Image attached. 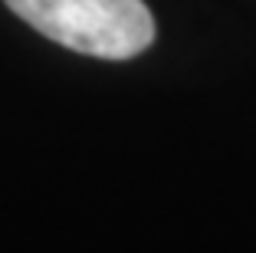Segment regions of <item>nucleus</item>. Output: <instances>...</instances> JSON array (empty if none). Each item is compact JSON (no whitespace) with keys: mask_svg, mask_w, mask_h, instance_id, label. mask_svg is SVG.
Wrapping results in <instances>:
<instances>
[{"mask_svg":"<svg viewBox=\"0 0 256 253\" xmlns=\"http://www.w3.org/2000/svg\"><path fill=\"white\" fill-rule=\"evenodd\" d=\"M46 40L98 60H132L154 43L142 0H4Z\"/></svg>","mask_w":256,"mask_h":253,"instance_id":"1","label":"nucleus"}]
</instances>
